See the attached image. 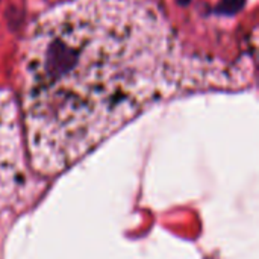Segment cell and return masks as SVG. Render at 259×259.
Returning <instances> with one entry per match:
<instances>
[{
  "mask_svg": "<svg viewBox=\"0 0 259 259\" xmlns=\"http://www.w3.org/2000/svg\"><path fill=\"white\" fill-rule=\"evenodd\" d=\"M179 77L176 38L152 3L76 0L44 14L23 52L32 168L47 176L67 170Z\"/></svg>",
  "mask_w": 259,
  "mask_h": 259,
  "instance_id": "1",
  "label": "cell"
},
{
  "mask_svg": "<svg viewBox=\"0 0 259 259\" xmlns=\"http://www.w3.org/2000/svg\"><path fill=\"white\" fill-rule=\"evenodd\" d=\"M26 173L18 109L12 96L0 90V212L15 202L26 182Z\"/></svg>",
  "mask_w": 259,
  "mask_h": 259,
  "instance_id": "2",
  "label": "cell"
},
{
  "mask_svg": "<svg viewBox=\"0 0 259 259\" xmlns=\"http://www.w3.org/2000/svg\"><path fill=\"white\" fill-rule=\"evenodd\" d=\"M243 6H244V0H223L219 6V11L225 14H234L240 11Z\"/></svg>",
  "mask_w": 259,
  "mask_h": 259,
  "instance_id": "3",
  "label": "cell"
},
{
  "mask_svg": "<svg viewBox=\"0 0 259 259\" xmlns=\"http://www.w3.org/2000/svg\"><path fill=\"white\" fill-rule=\"evenodd\" d=\"M178 2H179L181 5H187V3H188L190 0H178Z\"/></svg>",
  "mask_w": 259,
  "mask_h": 259,
  "instance_id": "4",
  "label": "cell"
}]
</instances>
